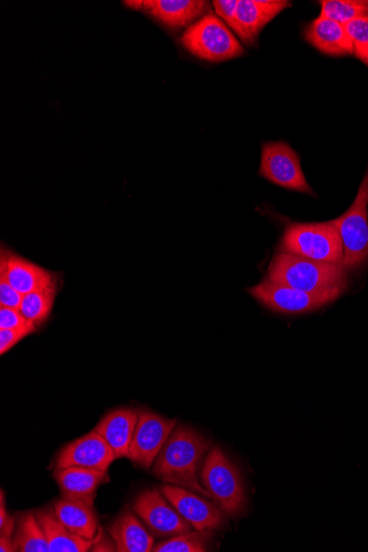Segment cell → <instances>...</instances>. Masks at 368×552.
<instances>
[{"instance_id":"cell-32","label":"cell","mask_w":368,"mask_h":552,"mask_svg":"<svg viewBox=\"0 0 368 552\" xmlns=\"http://www.w3.org/2000/svg\"><path fill=\"white\" fill-rule=\"evenodd\" d=\"M0 551L2 552L17 551L15 541H13L12 538L0 536Z\"/></svg>"},{"instance_id":"cell-15","label":"cell","mask_w":368,"mask_h":552,"mask_svg":"<svg viewBox=\"0 0 368 552\" xmlns=\"http://www.w3.org/2000/svg\"><path fill=\"white\" fill-rule=\"evenodd\" d=\"M290 5L286 0H238L232 30L246 45L252 46L263 28Z\"/></svg>"},{"instance_id":"cell-1","label":"cell","mask_w":368,"mask_h":552,"mask_svg":"<svg viewBox=\"0 0 368 552\" xmlns=\"http://www.w3.org/2000/svg\"><path fill=\"white\" fill-rule=\"evenodd\" d=\"M211 448V440L187 426H178L171 432L154 465L157 478L167 484L184 487L203 497H210L199 483V469L204 454Z\"/></svg>"},{"instance_id":"cell-2","label":"cell","mask_w":368,"mask_h":552,"mask_svg":"<svg viewBox=\"0 0 368 552\" xmlns=\"http://www.w3.org/2000/svg\"><path fill=\"white\" fill-rule=\"evenodd\" d=\"M267 279L274 284L338 299L349 286L348 269L343 264L311 261L280 251L268 268Z\"/></svg>"},{"instance_id":"cell-10","label":"cell","mask_w":368,"mask_h":552,"mask_svg":"<svg viewBox=\"0 0 368 552\" xmlns=\"http://www.w3.org/2000/svg\"><path fill=\"white\" fill-rule=\"evenodd\" d=\"M247 292L269 310L285 315L315 311L335 300L331 296L311 295L285 285L274 284L267 278L261 284L248 288Z\"/></svg>"},{"instance_id":"cell-19","label":"cell","mask_w":368,"mask_h":552,"mask_svg":"<svg viewBox=\"0 0 368 552\" xmlns=\"http://www.w3.org/2000/svg\"><path fill=\"white\" fill-rule=\"evenodd\" d=\"M108 530L118 552H149L154 549V537L129 510L119 515Z\"/></svg>"},{"instance_id":"cell-28","label":"cell","mask_w":368,"mask_h":552,"mask_svg":"<svg viewBox=\"0 0 368 552\" xmlns=\"http://www.w3.org/2000/svg\"><path fill=\"white\" fill-rule=\"evenodd\" d=\"M29 321L19 309L0 306V330L21 329L31 326Z\"/></svg>"},{"instance_id":"cell-27","label":"cell","mask_w":368,"mask_h":552,"mask_svg":"<svg viewBox=\"0 0 368 552\" xmlns=\"http://www.w3.org/2000/svg\"><path fill=\"white\" fill-rule=\"evenodd\" d=\"M37 328L36 324H31V326L21 329L0 330V354L4 355L12 350L17 343L34 333Z\"/></svg>"},{"instance_id":"cell-13","label":"cell","mask_w":368,"mask_h":552,"mask_svg":"<svg viewBox=\"0 0 368 552\" xmlns=\"http://www.w3.org/2000/svg\"><path fill=\"white\" fill-rule=\"evenodd\" d=\"M124 4L148 14L170 29L191 26L193 21L209 12V3L201 0H132Z\"/></svg>"},{"instance_id":"cell-9","label":"cell","mask_w":368,"mask_h":552,"mask_svg":"<svg viewBox=\"0 0 368 552\" xmlns=\"http://www.w3.org/2000/svg\"><path fill=\"white\" fill-rule=\"evenodd\" d=\"M160 490H146L137 496L134 511L157 537L179 536L190 532L191 525Z\"/></svg>"},{"instance_id":"cell-24","label":"cell","mask_w":368,"mask_h":552,"mask_svg":"<svg viewBox=\"0 0 368 552\" xmlns=\"http://www.w3.org/2000/svg\"><path fill=\"white\" fill-rule=\"evenodd\" d=\"M321 4V15L342 26L350 21L368 16V0H324Z\"/></svg>"},{"instance_id":"cell-23","label":"cell","mask_w":368,"mask_h":552,"mask_svg":"<svg viewBox=\"0 0 368 552\" xmlns=\"http://www.w3.org/2000/svg\"><path fill=\"white\" fill-rule=\"evenodd\" d=\"M17 551L50 552L48 539L36 514H26L20 519L14 539Z\"/></svg>"},{"instance_id":"cell-21","label":"cell","mask_w":368,"mask_h":552,"mask_svg":"<svg viewBox=\"0 0 368 552\" xmlns=\"http://www.w3.org/2000/svg\"><path fill=\"white\" fill-rule=\"evenodd\" d=\"M39 523L48 539L50 552H86L96 543L95 539H84L73 534L64 526L56 513L39 511L36 513Z\"/></svg>"},{"instance_id":"cell-29","label":"cell","mask_w":368,"mask_h":552,"mask_svg":"<svg viewBox=\"0 0 368 552\" xmlns=\"http://www.w3.org/2000/svg\"><path fill=\"white\" fill-rule=\"evenodd\" d=\"M23 297L4 277H0V306L19 309Z\"/></svg>"},{"instance_id":"cell-25","label":"cell","mask_w":368,"mask_h":552,"mask_svg":"<svg viewBox=\"0 0 368 552\" xmlns=\"http://www.w3.org/2000/svg\"><path fill=\"white\" fill-rule=\"evenodd\" d=\"M212 538V532L186 533L175 536L165 543L157 545L153 551L155 552H205L208 551V546Z\"/></svg>"},{"instance_id":"cell-18","label":"cell","mask_w":368,"mask_h":552,"mask_svg":"<svg viewBox=\"0 0 368 552\" xmlns=\"http://www.w3.org/2000/svg\"><path fill=\"white\" fill-rule=\"evenodd\" d=\"M305 36L313 47L328 56L354 54L352 42L344 27L333 20L324 17L313 20Z\"/></svg>"},{"instance_id":"cell-6","label":"cell","mask_w":368,"mask_h":552,"mask_svg":"<svg viewBox=\"0 0 368 552\" xmlns=\"http://www.w3.org/2000/svg\"><path fill=\"white\" fill-rule=\"evenodd\" d=\"M330 223L341 237L343 266L361 267L368 259V168L350 209Z\"/></svg>"},{"instance_id":"cell-5","label":"cell","mask_w":368,"mask_h":552,"mask_svg":"<svg viewBox=\"0 0 368 552\" xmlns=\"http://www.w3.org/2000/svg\"><path fill=\"white\" fill-rule=\"evenodd\" d=\"M181 42L193 56L210 62L232 60L244 54L241 42L230 27L212 13L191 25L182 35Z\"/></svg>"},{"instance_id":"cell-3","label":"cell","mask_w":368,"mask_h":552,"mask_svg":"<svg viewBox=\"0 0 368 552\" xmlns=\"http://www.w3.org/2000/svg\"><path fill=\"white\" fill-rule=\"evenodd\" d=\"M201 481L224 515L235 517L243 513L246 495L241 471L221 448L214 447L208 453Z\"/></svg>"},{"instance_id":"cell-7","label":"cell","mask_w":368,"mask_h":552,"mask_svg":"<svg viewBox=\"0 0 368 552\" xmlns=\"http://www.w3.org/2000/svg\"><path fill=\"white\" fill-rule=\"evenodd\" d=\"M176 426V419L161 417L153 411L138 410V421L127 458L149 470Z\"/></svg>"},{"instance_id":"cell-31","label":"cell","mask_w":368,"mask_h":552,"mask_svg":"<svg viewBox=\"0 0 368 552\" xmlns=\"http://www.w3.org/2000/svg\"><path fill=\"white\" fill-rule=\"evenodd\" d=\"M2 507H0V536L12 538L15 530L14 518L6 512L5 495L2 491Z\"/></svg>"},{"instance_id":"cell-26","label":"cell","mask_w":368,"mask_h":552,"mask_svg":"<svg viewBox=\"0 0 368 552\" xmlns=\"http://www.w3.org/2000/svg\"><path fill=\"white\" fill-rule=\"evenodd\" d=\"M343 27L352 42L355 56L362 59L368 50V16L354 19Z\"/></svg>"},{"instance_id":"cell-12","label":"cell","mask_w":368,"mask_h":552,"mask_svg":"<svg viewBox=\"0 0 368 552\" xmlns=\"http://www.w3.org/2000/svg\"><path fill=\"white\" fill-rule=\"evenodd\" d=\"M115 460L112 448L93 430L61 450L56 469L75 467L107 472Z\"/></svg>"},{"instance_id":"cell-11","label":"cell","mask_w":368,"mask_h":552,"mask_svg":"<svg viewBox=\"0 0 368 552\" xmlns=\"http://www.w3.org/2000/svg\"><path fill=\"white\" fill-rule=\"evenodd\" d=\"M160 491L179 514L196 530L213 532L225 525L224 514L215 504L184 487L166 484Z\"/></svg>"},{"instance_id":"cell-20","label":"cell","mask_w":368,"mask_h":552,"mask_svg":"<svg viewBox=\"0 0 368 552\" xmlns=\"http://www.w3.org/2000/svg\"><path fill=\"white\" fill-rule=\"evenodd\" d=\"M54 513L73 534L84 539H95L99 522H97L93 506L63 497L54 504Z\"/></svg>"},{"instance_id":"cell-17","label":"cell","mask_w":368,"mask_h":552,"mask_svg":"<svg viewBox=\"0 0 368 552\" xmlns=\"http://www.w3.org/2000/svg\"><path fill=\"white\" fill-rule=\"evenodd\" d=\"M137 421L138 410L117 409L107 414L94 430L112 448L116 459L127 458Z\"/></svg>"},{"instance_id":"cell-14","label":"cell","mask_w":368,"mask_h":552,"mask_svg":"<svg viewBox=\"0 0 368 552\" xmlns=\"http://www.w3.org/2000/svg\"><path fill=\"white\" fill-rule=\"evenodd\" d=\"M0 277H4L21 295L58 283L59 277L3 247L0 253Z\"/></svg>"},{"instance_id":"cell-16","label":"cell","mask_w":368,"mask_h":552,"mask_svg":"<svg viewBox=\"0 0 368 552\" xmlns=\"http://www.w3.org/2000/svg\"><path fill=\"white\" fill-rule=\"evenodd\" d=\"M54 479L64 499L82 501L91 506H94L97 489L110 482L107 472L75 467L56 469Z\"/></svg>"},{"instance_id":"cell-8","label":"cell","mask_w":368,"mask_h":552,"mask_svg":"<svg viewBox=\"0 0 368 552\" xmlns=\"http://www.w3.org/2000/svg\"><path fill=\"white\" fill-rule=\"evenodd\" d=\"M259 175L281 188L315 196L303 175L299 156L286 143L264 145Z\"/></svg>"},{"instance_id":"cell-4","label":"cell","mask_w":368,"mask_h":552,"mask_svg":"<svg viewBox=\"0 0 368 552\" xmlns=\"http://www.w3.org/2000/svg\"><path fill=\"white\" fill-rule=\"evenodd\" d=\"M281 251L315 262L343 264L341 237L330 222L289 225L281 241Z\"/></svg>"},{"instance_id":"cell-30","label":"cell","mask_w":368,"mask_h":552,"mask_svg":"<svg viewBox=\"0 0 368 552\" xmlns=\"http://www.w3.org/2000/svg\"><path fill=\"white\" fill-rule=\"evenodd\" d=\"M212 4L216 16L222 19L224 23L230 27V29H233L238 0H215Z\"/></svg>"},{"instance_id":"cell-33","label":"cell","mask_w":368,"mask_h":552,"mask_svg":"<svg viewBox=\"0 0 368 552\" xmlns=\"http://www.w3.org/2000/svg\"><path fill=\"white\" fill-rule=\"evenodd\" d=\"M363 62H365L366 64H368V50L367 52L365 53V56L361 59Z\"/></svg>"},{"instance_id":"cell-22","label":"cell","mask_w":368,"mask_h":552,"mask_svg":"<svg viewBox=\"0 0 368 552\" xmlns=\"http://www.w3.org/2000/svg\"><path fill=\"white\" fill-rule=\"evenodd\" d=\"M58 287L59 281L46 288H41L24 295L19 307L20 312L29 321L39 327L50 316L54 300H56Z\"/></svg>"}]
</instances>
